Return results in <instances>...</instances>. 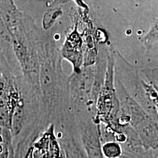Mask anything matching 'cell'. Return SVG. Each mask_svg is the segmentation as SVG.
<instances>
[{
  "label": "cell",
  "instance_id": "obj_1",
  "mask_svg": "<svg viewBox=\"0 0 158 158\" xmlns=\"http://www.w3.org/2000/svg\"><path fill=\"white\" fill-rule=\"evenodd\" d=\"M32 36L39 60V83L43 113L48 125L56 124L72 117L69 107L68 77L62 71L60 57L50 40Z\"/></svg>",
  "mask_w": 158,
  "mask_h": 158
},
{
  "label": "cell",
  "instance_id": "obj_2",
  "mask_svg": "<svg viewBox=\"0 0 158 158\" xmlns=\"http://www.w3.org/2000/svg\"><path fill=\"white\" fill-rule=\"evenodd\" d=\"M69 107L76 123L95 119L98 93L94 86V68H82L79 73L68 77Z\"/></svg>",
  "mask_w": 158,
  "mask_h": 158
},
{
  "label": "cell",
  "instance_id": "obj_3",
  "mask_svg": "<svg viewBox=\"0 0 158 158\" xmlns=\"http://www.w3.org/2000/svg\"><path fill=\"white\" fill-rule=\"evenodd\" d=\"M115 88L121 111L130 117V124L147 150H158V123L130 96L115 77Z\"/></svg>",
  "mask_w": 158,
  "mask_h": 158
},
{
  "label": "cell",
  "instance_id": "obj_4",
  "mask_svg": "<svg viewBox=\"0 0 158 158\" xmlns=\"http://www.w3.org/2000/svg\"><path fill=\"white\" fill-rule=\"evenodd\" d=\"M96 110V123L116 128L117 119L121 109L115 88L114 62L112 55L108 57L105 78L97 97Z\"/></svg>",
  "mask_w": 158,
  "mask_h": 158
},
{
  "label": "cell",
  "instance_id": "obj_5",
  "mask_svg": "<svg viewBox=\"0 0 158 158\" xmlns=\"http://www.w3.org/2000/svg\"><path fill=\"white\" fill-rule=\"evenodd\" d=\"M0 72L12 77L22 76L15 56L10 34L0 17Z\"/></svg>",
  "mask_w": 158,
  "mask_h": 158
},
{
  "label": "cell",
  "instance_id": "obj_6",
  "mask_svg": "<svg viewBox=\"0 0 158 158\" xmlns=\"http://www.w3.org/2000/svg\"><path fill=\"white\" fill-rule=\"evenodd\" d=\"M64 156L52 124L34 142L29 158H62Z\"/></svg>",
  "mask_w": 158,
  "mask_h": 158
},
{
  "label": "cell",
  "instance_id": "obj_7",
  "mask_svg": "<svg viewBox=\"0 0 158 158\" xmlns=\"http://www.w3.org/2000/svg\"><path fill=\"white\" fill-rule=\"evenodd\" d=\"M87 158H104L102 151L99 125L93 119L77 124Z\"/></svg>",
  "mask_w": 158,
  "mask_h": 158
},
{
  "label": "cell",
  "instance_id": "obj_8",
  "mask_svg": "<svg viewBox=\"0 0 158 158\" xmlns=\"http://www.w3.org/2000/svg\"><path fill=\"white\" fill-rule=\"evenodd\" d=\"M0 158H14L13 138L10 129L0 126Z\"/></svg>",
  "mask_w": 158,
  "mask_h": 158
},
{
  "label": "cell",
  "instance_id": "obj_9",
  "mask_svg": "<svg viewBox=\"0 0 158 158\" xmlns=\"http://www.w3.org/2000/svg\"><path fill=\"white\" fill-rule=\"evenodd\" d=\"M102 151L104 158H119L123 153L121 145L115 141L107 142L102 144Z\"/></svg>",
  "mask_w": 158,
  "mask_h": 158
},
{
  "label": "cell",
  "instance_id": "obj_10",
  "mask_svg": "<svg viewBox=\"0 0 158 158\" xmlns=\"http://www.w3.org/2000/svg\"><path fill=\"white\" fill-rule=\"evenodd\" d=\"M12 115L6 104L0 105V126L11 130Z\"/></svg>",
  "mask_w": 158,
  "mask_h": 158
},
{
  "label": "cell",
  "instance_id": "obj_11",
  "mask_svg": "<svg viewBox=\"0 0 158 158\" xmlns=\"http://www.w3.org/2000/svg\"><path fill=\"white\" fill-rule=\"evenodd\" d=\"M62 158H66V155H65V156H63V157Z\"/></svg>",
  "mask_w": 158,
  "mask_h": 158
}]
</instances>
